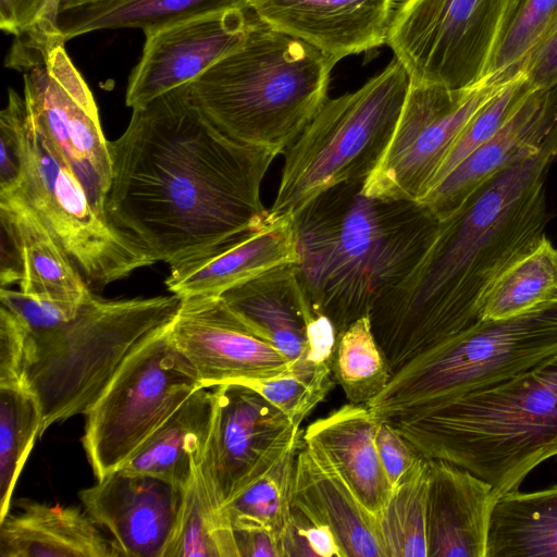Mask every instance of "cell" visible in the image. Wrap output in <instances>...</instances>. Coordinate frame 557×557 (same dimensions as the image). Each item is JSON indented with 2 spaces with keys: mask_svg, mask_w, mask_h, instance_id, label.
I'll use <instances>...</instances> for the list:
<instances>
[{
  "mask_svg": "<svg viewBox=\"0 0 557 557\" xmlns=\"http://www.w3.org/2000/svg\"><path fill=\"white\" fill-rule=\"evenodd\" d=\"M108 148V219L170 269L269 221L260 189L280 153L221 133L196 106L188 84L133 109Z\"/></svg>",
  "mask_w": 557,
  "mask_h": 557,
  "instance_id": "obj_1",
  "label": "cell"
},
{
  "mask_svg": "<svg viewBox=\"0 0 557 557\" xmlns=\"http://www.w3.org/2000/svg\"><path fill=\"white\" fill-rule=\"evenodd\" d=\"M555 161L557 128L438 221L416 265L375 304L369 318L393 375L478 322L496 280L546 236Z\"/></svg>",
  "mask_w": 557,
  "mask_h": 557,
  "instance_id": "obj_2",
  "label": "cell"
},
{
  "mask_svg": "<svg viewBox=\"0 0 557 557\" xmlns=\"http://www.w3.org/2000/svg\"><path fill=\"white\" fill-rule=\"evenodd\" d=\"M363 184L333 186L293 216L296 275L337 334L410 272L438 223L423 205L367 196Z\"/></svg>",
  "mask_w": 557,
  "mask_h": 557,
  "instance_id": "obj_3",
  "label": "cell"
},
{
  "mask_svg": "<svg viewBox=\"0 0 557 557\" xmlns=\"http://www.w3.org/2000/svg\"><path fill=\"white\" fill-rule=\"evenodd\" d=\"M388 421L422 456L461 467L495 497L557 457V354L497 384L435 399Z\"/></svg>",
  "mask_w": 557,
  "mask_h": 557,
  "instance_id": "obj_4",
  "label": "cell"
},
{
  "mask_svg": "<svg viewBox=\"0 0 557 557\" xmlns=\"http://www.w3.org/2000/svg\"><path fill=\"white\" fill-rule=\"evenodd\" d=\"M336 63L251 12L244 42L189 83L188 89L221 133L281 154L326 101Z\"/></svg>",
  "mask_w": 557,
  "mask_h": 557,
  "instance_id": "obj_5",
  "label": "cell"
},
{
  "mask_svg": "<svg viewBox=\"0 0 557 557\" xmlns=\"http://www.w3.org/2000/svg\"><path fill=\"white\" fill-rule=\"evenodd\" d=\"M181 302L174 294L123 300L92 294L73 319L27 331L25 382L40 406V436L86 414L128 358L172 324Z\"/></svg>",
  "mask_w": 557,
  "mask_h": 557,
  "instance_id": "obj_6",
  "label": "cell"
},
{
  "mask_svg": "<svg viewBox=\"0 0 557 557\" xmlns=\"http://www.w3.org/2000/svg\"><path fill=\"white\" fill-rule=\"evenodd\" d=\"M410 83L406 69L394 58L356 91L327 98L284 152L268 220L294 216L333 186L366 181L392 138Z\"/></svg>",
  "mask_w": 557,
  "mask_h": 557,
  "instance_id": "obj_7",
  "label": "cell"
},
{
  "mask_svg": "<svg viewBox=\"0 0 557 557\" xmlns=\"http://www.w3.org/2000/svg\"><path fill=\"white\" fill-rule=\"evenodd\" d=\"M556 354L557 304L479 320L409 361L366 406L388 420L435 399L497 384Z\"/></svg>",
  "mask_w": 557,
  "mask_h": 557,
  "instance_id": "obj_8",
  "label": "cell"
},
{
  "mask_svg": "<svg viewBox=\"0 0 557 557\" xmlns=\"http://www.w3.org/2000/svg\"><path fill=\"white\" fill-rule=\"evenodd\" d=\"M523 0H403L385 44L411 83L463 89L484 81Z\"/></svg>",
  "mask_w": 557,
  "mask_h": 557,
  "instance_id": "obj_9",
  "label": "cell"
},
{
  "mask_svg": "<svg viewBox=\"0 0 557 557\" xmlns=\"http://www.w3.org/2000/svg\"><path fill=\"white\" fill-rule=\"evenodd\" d=\"M22 141L24 178L18 190L57 237L89 287H104L157 262L137 240L98 213L86 189L35 122L27 106Z\"/></svg>",
  "mask_w": 557,
  "mask_h": 557,
  "instance_id": "obj_10",
  "label": "cell"
},
{
  "mask_svg": "<svg viewBox=\"0 0 557 557\" xmlns=\"http://www.w3.org/2000/svg\"><path fill=\"white\" fill-rule=\"evenodd\" d=\"M60 36H15L5 65L23 73L24 99L38 126L104 218L112 165L94 96Z\"/></svg>",
  "mask_w": 557,
  "mask_h": 557,
  "instance_id": "obj_11",
  "label": "cell"
},
{
  "mask_svg": "<svg viewBox=\"0 0 557 557\" xmlns=\"http://www.w3.org/2000/svg\"><path fill=\"white\" fill-rule=\"evenodd\" d=\"M170 326L128 358L85 414L82 443L97 480L119 469L203 387Z\"/></svg>",
  "mask_w": 557,
  "mask_h": 557,
  "instance_id": "obj_12",
  "label": "cell"
},
{
  "mask_svg": "<svg viewBox=\"0 0 557 557\" xmlns=\"http://www.w3.org/2000/svg\"><path fill=\"white\" fill-rule=\"evenodd\" d=\"M512 78L492 75L463 89L410 83L392 138L363 193L419 202L468 121Z\"/></svg>",
  "mask_w": 557,
  "mask_h": 557,
  "instance_id": "obj_13",
  "label": "cell"
},
{
  "mask_svg": "<svg viewBox=\"0 0 557 557\" xmlns=\"http://www.w3.org/2000/svg\"><path fill=\"white\" fill-rule=\"evenodd\" d=\"M214 387L205 451L225 505L268 471L302 430L246 384Z\"/></svg>",
  "mask_w": 557,
  "mask_h": 557,
  "instance_id": "obj_14",
  "label": "cell"
},
{
  "mask_svg": "<svg viewBox=\"0 0 557 557\" xmlns=\"http://www.w3.org/2000/svg\"><path fill=\"white\" fill-rule=\"evenodd\" d=\"M170 333L203 387L246 384L289 372L284 356L232 312L220 296L183 298Z\"/></svg>",
  "mask_w": 557,
  "mask_h": 557,
  "instance_id": "obj_15",
  "label": "cell"
},
{
  "mask_svg": "<svg viewBox=\"0 0 557 557\" xmlns=\"http://www.w3.org/2000/svg\"><path fill=\"white\" fill-rule=\"evenodd\" d=\"M250 25L249 9H231L145 33L141 57L128 79L126 106L144 107L191 83L238 48Z\"/></svg>",
  "mask_w": 557,
  "mask_h": 557,
  "instance_id": "obj_16",
  "label": "cell"
},
{
  "mask_svg": "<svg viewBox=\"0 0 557 557\" xmlns=\"http://www.w3.org/2000/svg\"><path fill=\"white\" fill-rule=\"evenodd\" d=\"M182 492L158 478L117 469L81 490L78 497L125 557H162L175 525Z\"/></svg>",
  "mask_w": 557,
  "mask_h": 557,
  "instance_id": "obj_17",
  "label": "cell"
},
{
  "mask_svg": "<svg viewBox=\"0 0 557 557\" xmlns=\"http://www.w3.org/2000/svg\"><path fill=\"white\" fill-rule=\"evenodd\" d=\"M248 9L338 62L385 44L395 0H249Z\"/></svg>",
  "mask_w": 557,
  "mask_h": 557,
  "instance_id": "obj_18",
  "label": "cell"
},
{
  "mask_svg": "<svg viewBox=\"0 0 557 557\" xmlns=\"http://www.w3.org/2000/svg\"><path fill=\"white\" fill-rule=\"evenodd\" d=\"M557 128V86L533 89L505 124L419 201L438 220L491 176L540 148Z\"/></svg>",
  "mask_w": 557,
  "mask_h": 557,
  "instance_id": "obj_19",
  "label": "cell"
},
{
  "mask_svg": "<svg viewBox=\"0 0 557 557\" xmlns=\"http://www.w3.org/2000/svg\"><path fill=\"white\" fill-rule=\"evenodd\" d=\"M428 557H486L492 486L451 462L428 458Z\"/></svg>",
  "mask_w": 557,
  "mask_h": 557,
  "instance_id": "obj_20",
  "label": "cell"
},
{
  "mask_svg": "<svg viewBox=\"0 0 557 557\" xmlns=\"http://www.w3.org/2000/svg\"><path fill=\"white\" fill-rule=\"evenodd\" d=\"M292 507L327 527L344 557H386L376 517L326 457L304 440L296 456Z\"/></svg>",
  "mask_w": 557,
  "mask_h": 557,
  "instance_id": "obj_21",
  "label": "cell"
},
{
  "mask_svg": "<svg viewBox=\"0 0 557 557\" xmlns=\"http://www.w3.org/2000/svg\"><path fill=\"white\" fill-rule=\"evenodd\" d=\"M297 261L293 216L261 227L205 257L171 268L166 287L180 298L220 296L275 268Z\"/></svg>",
  "mask_w": 557,
  "mask_h": 557,
  "instance_id": "obj_22",
  "label": "cell"
},
{
  "mask_svg": "<svg viewBox=\"0 0 557 557\" xmlns=\"http://www.w3.org/2000/svg\"><path fill=\"white\" fill-rule=\"evenodd\" d=\"M121 556L115 540L77 507L21 499L0 519V557Z\"/></svg>",
  "mask_w": 557,
  "mask_h": 557,
  "instance_id": "obj_23",
  "label": "cell"
},
{
  "mask_svg": "<svg viewBox=\"0 0 557 557\" xmlns=\"http://www.w3.org/2000/svg\"><path fill=\"white\" fill-rule=\"evenodd\" d=\"M220 298L284 356L289 372L301 361L307 349L309 324L318 313L304 292L293 263L232 287Z\"/></svg>",
  "mask_w": 557,
  "mask_h": 557,
  "instance_id": "obj_24",
  "label": "cell"
},
{
  "mask_svg": "<svg viewBox=\"0 0 557 557\" xmlns=\"http://www.w3.org/2000/svg\"><path fill=\"white\" fill-rule=\"evenodd\" d=\"M380 423L366 405L348 403L313 421L302 433V440L326 457L375 517L393 488L375 444Z\"/></svg>",
  "mask_w": 557,
  "mask_h": 557,
  "instance_id": "obj_25",
  "label": "cell"
},
{
  "mask_svg": "<svg viewBox=\"0 0 557 557\" xmlns=\"http://www.w3.org/2000/svg\"><path fill=\"white\" fill-rule=\"evenodd\" d=\"M0 221L20 256V290L83 304L91 295L84 276L20 190L0 194Z\"/></svg>",
  "mask_w": 557,
  "mask_h": 557,
  "instance_id": "obj_26",
  "label": "cell"
},
{
  "mask_svg": "<svg viewBox=\"0 0 557 557\" xmlns=\"http://www.w3.org/2000/svg\"><path fill=\"white\" fill-rule=\"evenodd\" d=\"M207 388L197 389L119 469L158 478L183 491L195 455L206 447L212 430L214 395Z\"/></svg>",
  "mask_w": 557,
  "mask_h": 557,
  "instance_id": "obj_27",
  "label": "cell"
},
{
  "mask_svg": "<svg viewBox=\"0 0 557 557\" xmlns=\"http://www.w3.org/2000/svg\"><path fill=\"white\" fill-rule=\"evenodd\" d=\"M205 449L195 455L162 557H239L232 522Z\"/></svg>",
  "mask_w": 557,
  "mask_h": 557,
  "instance_id": "obj_28",
  "label": "cell"
},
{
  "mask_svg": "<svg viewBox=\"0 0 557 557\" xmlns=\"http://www.w3.org/2000/svg\"><path fill=\"white\" fill-rule=\"evenodd\" d=\"M249 0H92L59 9L55 28L66 41L99 29L140 28L144 33L200 15L248 9Z\"/></svg>",
  "mask_w": 557,
  "mask_h": 557,
  "instance_id": "obj_29",
  "label": "cell"
},
{
  "mask_svg": "<svg viewBox=\"0 0 557 557\" xmlns=\"http://www.w3.org/2000/svg\"><path fill=\"white\" fill-rule=\"evenodd\" d=\"M557 557V485L522 493L512 490L493 503L486 557Z\"/></svg>",
  "mask_w": 557,
  "mask_h": 557,
  "instance_id": "obj_30",
  "label": "cell"
},
{
  "mask_svg": "<svg viewBox=\"0 0 557 557\" xmlns=\"http://www.w3.org/2000/svg\"><path fill=\"white\" fill-rule=\"evenodd\" d=\"M557 304V248L545 236L507 268L487 293L480 320H502Z\"/></svg>",
  "mask_w": 557,
  "mask_h": 557,
  "instance_id": "obj_31",
  "label": "cell"
},
{
  "mask_svg": "<svg viewBox=\"0 0 557 557\" xmlns=\"http://www.w3.org/2000/svg\"><path fill=\"white\" fill-rule=\"evenodd\" d=\"M429 460L420 455L376 516L386 557H428Z\"/></svg>",
  "mask_w": 557,
  "mask_h": 557,
  "instance_id": "obj_32",
  "label": "cell"
},
{
  "mask_svg": "<svg viewBox=\"0 0 557 557\" xmlns=\"http://www.w3.org/2000/svg\"><path fill=\"white\" fill-rule=\"evenodd\" d=\"M302 433L268 471L224 505L233 529H265L281 545L292 512L296 456L302 444Z\"/></svg>",
  "mask_w": 557,
  "mask_h": 557,
  "instance_id": "obj_33",
  "label": "cell"
},
{
  "mask_svg": "<svg viewBox=\"0 0 557 557\" xmlns=\"http://www.w3.org/2000/svg\"><path fill=\"white\" fill-rule=\"evenodd\" d=\"M41 420L27 385L0 386V519L10 510L17 479L40 437Z\"/></svg>",
  "mask_w": 557,
  "mask_h": 557,
  "instance_id": "obj_34",
  "label": "cell"
},
{
  "mask_svg": "<svg viewBox=\"0 0 557 557\" xmlns=\"http://www.w3.org/2000/svg\"><path fill=\"white\" fill-rule=\"evenodd\" d=\"M333 376L347 400L356 405L369 403L392 380V370L373 334L369 315L356 320L337 335Z\"/></svg>",
  "mask_w": 557,
  "mask_h": 557,
  "instance_id": "obj_35",
  "label": "cell"
},
{
  "mask_svg": "<svg viewBox=\"0 0 557 557\" xmlns=\"http://www.w3.org/2000/svg\"><path fill=\"white\" fill-rule=\"evenodd\" d=\"M557 32V0H523L515 15L490 74L511 78Z\"/></svg>",
  "mask_w": 557,
  "mask_h": 557,
  "instance_id": "obj_36",
  "label": "cell"
},
{
  "mask_svg": "<svg viewBox=\"0 0 557 557\" xmlns=\"http://www.w3.org/2000/svg\"><path fill=\"white\" fill-rule=\"evenodd\" d=\"M533 89L524 73L521 72L481 107L456 138L436 172L429 190L441 183L460 162L488 140Z\"/></svg>",
  "mask_w": 557,
  "mask_h": 557,
  "instance_id": "obj_37",
  "label": "cell"
},
{
  "mask_svg": "<svg viewBox=\"0 0 557 557\" xmlns=\"http://www.w3.org/2000/svg\"><path fill=\"white\" fill-rule=\"evenodd\" d=\"M334 384L336 383L332 377L307 376L289 372L281 376L246 383L299 428Z\"/></svg>",
  "mask_w": 557,
  "mask_h": 557,
  "instance_id": "obj_38",
  "label": "cell"
},
{
  "mask_svg": "<svg viewBox=\"0 0 557 557\" xmlns=\"http://www.w3.org/2000/svg\"><path fill=\"white\" fill-rule=\"evenodd\" d=\"M24 97L9 89L8 103L0 113V194L16 191L24 178L22 121Z\"/></svg>",
  "mask_w": 557,
  "mask_h": 557,
  "instance_id": "obj_39",
  "label": "cell"
},
{
  "mask_svg": "<svg viewBox=\"0 0 557 557\" xmlns=\"http://www.w3.org/2000/svg\"><path fill=\"white\" fill-rule=\"evenodd\" d=\"M0 300L2 306L22 321L29 333L47 331L73 319L82 305L7 287H1Z\"/></svg>",
  "mask_w": 557,
  "mask_h": 557,
  "instance_id": "obj_40",
  "label": "cell"
},
{
  "mask_svg": "<svg viewBox=\"0 0 557 557\" xmlns=\"http://www.w3.org/2000/svg\"><path fill=\"white\" fill-rule=\"evenodd\" d=\"M282 557H344L343 550L325 525L318 524L292 507L281 540Z\"/></svg>",
  "mask_w": 557,
  "mask_h": 557,
  "instance_id": "obj_41",
  "label": "cell"
},
{
  "mask_svg": "<svg viewBox=\"0 0 557 557\" xmlns=\"http://www.w3.org/2000/svg\"><path fill=\"white\" fill-rule=\"evenodd\" d=\"M28 332L8 308H0V386L27 385L25 364Z\"/></svg>",
  "mask_w": 557,
  "mask_h": 557,
  "instance_id": "obj_42",
  "label": "cell"
},
{
  "mask_svg": "<svg viewBox=\"0 0 557 557\" xmlns=\"http://www.w3.org/2000/svg\"><path fill=\"white\" fill-rule=\"evenodd\" d=\"M375 444L384 472L392 486L420 457L414 447L386 420L381 419Z\"/></svg>",
  "mask_w": 557,
  "mask_h": 557,
  "instance_id": "obj_43",
  "label": "cell"
},
{
  "mask_svg": "<svg viewBox=\"0 0 557 557\" xmlns=\"http://www.w3.org/2000/svg\"><path fill=\"white\" fill-rule=\"evenodd\" d=\"M48 0H0V27L20 36L30 30L40 18Z\"/></svg>",
  "mask_w": 557,
  "mask_h": 557,
  "instance_id": "obj_44",
  "label": "cell"
},
{
  "mask_svg": "<svg viewBox=\"0 0 557 557\" xmlns=\"http://www.w3.org/2000/svg\"><path fill=\"white\" fill-rule=\"evenodd\" d=\"M522 72L535 89L557 86V32L528 62Z\"/></svg>",
  "mask_w": 557,
  "mask_h": 557,
  "instance_id": "obj_45",
  "label": "cell"
},
{
  "mask_svg": "<svg viewBox=\"0 0 557 557\" xmlns=\"http://www.w3.org/2000/svg\"><path fill=\"white\" fill-rule=\"evenodd\" d=\"M239 557H282L277 539L265 529H233Z\"/></svg>",
  "mask_w": 557,
  "mask_h": 557,
  "instance_id": "obj_46",
  "label": "cell"
},
{
  "mask_svg": "<svg viewBox=\"0 0 557 557\" xmlns=\"http://www.w3.org/2000/svg\"><path fill=\"white\" fill-rule=\"evenodd\" d=\"M60 0H48L37 24L30 29L46 36H60L55 28V18Z\"/></svg>",
  "mask_w": 557,
  "mask_h": 557,
  "instance_id": "obj_47",
  "label": "cell"
},
{
  "mask_svg": "<svg viewBox=\"0 0 557 557\" xmlns=\"http://www.w3.org/2000/svg\"><path fill=\"white\" fill-rule=\"evenodd\" d=\"M88 1H92V0H60L59 9L71 7V5H74V4L84 3V2H88ZM59 9H58V11H59Z\"/></svg>",
  "mask_w": 557,
  "mask_h": 557,
  "instance_id": "obj_48",
  "label": "cell"
}]
</instances>
